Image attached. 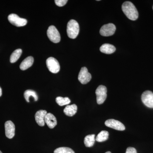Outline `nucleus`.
I'll return each mask as SVG.
<instances>
[{"instance_id": "f257e3e1", "label": "nucleus", "mask_w": 153, "mask_h": 153, "mask_svg": "<svg viewBox=\"0 0 153 153\" xmlns=\"http://www.w3.org/2000/svg\"><path fill=\"white\" fill-rule=\"evenodd\" d=\"M122 9L124 13L130 20L135 21L138 18L137 10L131 2H125L122 6Z\"/></svg>"}, {"instance_id": "f03ea898", "label": "nucleus", "mask_w": 153, "mask_h": 153, "mask_svg": "<svg viewBox=\"0 0 153 153\" xmlns=\"http://www.w3.org/2000/svg\"><path fill=\"white\" fill-rule=\"evenodd\" d=\"M79 24L74 20H71L67 26V33L68 37L71 39L76 38L79 33Z\"/></svg>"}, {"instance_id": "7ed1b4c3", "label": "nucleus", "mask_w": 153, "mask_h": 153, "mask_svg": "<svg viewBox=\"0 0 153 153\" xmlns=\"http://www.w3.org/2000/svg\"><path fill=\"white\" fill-rule=\"evenodd\" d=\"M47 35L49 40L54 43H59L60 36L58 30L54 26H50L47 31Z\"/></svg>"}, {"instance_id": "20e7f679", "label": "nucleus", "mask_w": 153, "mask_h": 153, "mask_svg": "<svg viewBox=\"0 0 153 153\" xmlns=\"http://www.w3.org/2000/svg\"><path fill=\"white\" fill-rule=\"evenodd\" d=\"M107 91L106 87L104 85H99L97 88L95 93L97 104H102L105 101L107 97Z\"/></svg>"}, {"instance_id": "39448f33", "label": "nucleus", "mask_w": 153, "mask_h": 153, "mask_svg": "<svg viewBox=\"0 0 153 153\" xmlns=\"http://www.w3.org/2000/svg\"><path fill=\"white\" fill-rule=\"evenodd\" d=\"M8 19L11 24L17 27L25 26L27 23L26 19L20 18L15 14H11L9 15Z\"/></svg>"}, {"instance_id": "423d86ee", "label": "nucleus", "mask_w": 153, "mask_h": 153, "mask_svg": "<svg viewBox=\"0 0 153 153\" xmlns=\"http://www.w3.org/2000/svg\"><path fill=\"white\" fill-rule=\"evenodd\" d=\"M47 68L50 72L53 73H57L60 70V66L59 62L55 58L53 57L48 58L46 61Z\"/></svg>"}, {"instance_id": "0eeeda50", "label": "nucleus", "mask_w": 153, "mask_h": 153, "mask_svg": "<svg viewBox=\"0 0 153 153\" xmlns=\"http://www.w3.org/2000/svg\"><path fill=\"white\" fill-rule=\"evenodd\" d=\"M116 29L115 26L113 24L109 23L102 26L100 31V33L103 36H111L114 34Z\"/></svg>"}, {"instance_id": "6e6552de", "label": "nucleus", "mask_w": 153, "mask_h": 153, "mask_svg": "<svg viewBox=\"0 0 153 153\" xmlns=\"http://www.w3.org/2000/svg\"><path fill=\"white\" fill-rule=\"evenodd\" d=\"M142 101L146 106L153 108V93L150 91H146L141 96Z\"/></svg>"}, {"instance_id": "1a4fd4ad", "label": "nucleus", "mask_w": 153, "mask_h": 153, "mask_svg": "<svg viewBox=\"0 0 153 153\" xmlns=\"http://www.w3.org/2000/svg\"><path fill=\"white\" fill-rule=\"evenodd\" d=\"M91 79V75L85 67H82L79 71L78 79L82 84H87Z\"/></svg>"}, {"instance_id": "9d476101", "label": "nucleus", "mask_w": 153, "mask_h": 153, "mask_svg": "<svg viewBox=\"0 0 153 153\" xmlns=\"http://www.w3.org/2000/svg\"><path fill=\"white\" fill-rule=\"evenodd\" d=\"M106 126L118 131H124L126 128L124 125L119 121L114 119H109L105 123Z\"/></svg>"}, {"instance_id": "9b49d317", "label": "nucleus", "mask_w": 153, "mask_h": 153, "mask_svg": "<svg viewBox=\"0 0 153 153\" xmlns=\"http://www.w3.org/2000/svg\"><path fill=\"white\" fill-rule=\"evenodd\" d=\"M5 129L6 137L9 139H12L15 134V126L10 120L7 121L5 123Z\"/></svg>"}, {"instance_id": "f8f14e48", "label": "nucleus", "mask_w": 153, "mask_h": 153, "mask_svg": "<svg viewBox=\"0 0 153 153\" xmlns=\"http://www.w3.org/2000/svg\"><path fill=\"white\" fill-rule=\"evenodd\" d=\"M47 114V111L43 110L38 111L35 114V119L38 125L41 126H44L45 125L44 119Z\"/></svg>"}, {"instance_id": "ddd939ff", "label": "nucleus", "mask_w": 153, "mask_h": 153, "mask_svg": "<svg viewBox=\"0 0 153 153\" xmlns=\"http://www.w3.org/2000/svg\"><path fill=\"white\" fill-rule=\"evenodd\" d=\"M44 121L50 128H53L57 125V121L56 117L52 113H47L44 119Z\"/></svg>"}, {"instance_id": "4468645a", "label": "nucleus", "mask_w": 153, "mask_h": 153, "mask_svg": "<svg viewBox=\"0 0 153 153\" xmlns=\"http://www.w3.org/2000/svg\"><path fill=\"white\" fill-rule=\"evenodd\" d=\"M33 63H34L33 57L32 56H29L22 61L20 66V69L22 70H26L31 67L33 65Z\"/></svg>"}, {"instance_id": "2eb2a0df", "label": "nucleus", "mask_w": 153, "mask_h": 153, "mask_svg": "<svg viewBox=\"0 0 153 153\" xmlns=\"http://www.w3.org/2000/svg\"><path fill=\"white\" fill-rule=\"evenodd\" d=\"M77 107L76 105L72 104L67 105L63 110V112L66 115L69 117L74 116L77 111Z\"/></svg>"}, {"instance_id": "dca6fc26", "label": "nucleus", "mask_w": 153, "mask_h": 153, "mask_svg": "<svg viewBox=\"0 0 153 153\" xmlns=\"http://www.w3.org/2000/svg\"><path fill=\"white\" fill-rule=\"evenodd\" d=\"M115 47L108 44H105L102 45L100 47V52L106 54H111L115 51Z\"/></svg>"}, {"instance_id": "f3484780", "label": "nucleus", "mask_w": 153, "mask_h": 153, "mask_svg": "<svg viewBox=\"0 0 153 153\" xmlns=\"http://www.w3.org/2000/svg\"><path fill=\"white\" fill-rule=\"evenodd\" d=\"M95 140V135H88L84 138V144L87 147H91L94 145Z\"/></svg>"}, {"instance_id": "a211bd4d", "label": "nucleus", "mask_w": 153, "mask_h": 153, "mask_svg": "<svg viewBox=\"0 0 153 153\" xmlns=\"http://www.w3.org/2000/svg\"><path fill=\"white\" fill-rule=\"evenodd\" d=\"M108 137L109 133L108 132L106 131H102L98 134L95 140L98 142H102L108 139Z\"/></svg>"}, {"instance_id": "6ab92c4d", "label": "nucleus", "mask_w": 153, "mask_h": 153, "mask_svg": "<svg viewBox=\"0 0 153 153\" xmlns=\"http://www.w3.org/2000/svg\"><path fill=\"white\" fill-rule=\"evenodd\" d=\"M22 53V49H19L14 51L12 53L10 58V61L11 63H14L16 62L21 57Z\"/></svg>"}, {"instance_id": "aec40b11", "label": "nucleus", "mask_w": 153, "mask_h": 153, "mask_svg": "<svg viewBox=\"0 0 153 153\" xmlns=\"http://www.w3.org/2000/svg\"><path fill=\"white\" fill-rule=\"evenodd\" d=\"M24 96L26 101L27 102H30L29 98L30 97H33L35 99V101H36L38 100V96L37 94L34 91L32 90H27L24 93Z\"/></svg>"}, {"instance_id": "412c9836", "label": "nucleus", "mask_w": 153, "mask_h": 153, "mask_svg": "<svg viewBox=\"0 0 153 153\" xmlns=\"http://www.w3.org/2000/svg\"><path fill=\"white\" fill-rule=\"evenodd\" d=\"M56 102L57 104L60 106H63L69 104L71 100L68 97H58L56 98Z\"/></svg>"}, {"instance_id": "4be33fe9", "label": "nucleus", "mask_w": 153, "mask_h": 153, "mask_svg": "<svg viewBox=\"0 0 153 153\" xmlns=\"http://www.w3.org/2000/svg\"><path fill=\"white\" fill-rule=\"evenodd\" d=\"M54 153H75L72 149L68 147H60L57 148L54 151Z\"/></svg>"}, {"instance_id": "5701e85b", "label": "nucleus", "mask_w": 153, "mask_h": 153, "mask_svg": "<svg viewBox=\"0 0 153 153\" xmlns=\"http://www.w3.org/2000/svg\"><path fill=\"white\" fill-rule=\"evenodd\" d=\"M55 4L58 7H63L68 2L67 0H55Z\"/></svg>"}, {"instance_id": "b1692460", "label": "nucleus", "mask_w": 153, "mask_h": 153, "mask_svg": "<svg viewBox=\"0 0 153 153\" xmlns=\"http://www.w3.org/2000/svg\"><path fill=\"white\" fill-rule=\"evenodd\" d=\"M126 153H137L136 149L133 147H128L127 149Z\"/></svg>"}, {"instance_id": "393cba45", "label": "nucleus", "mask_w": 153, "mask_h": 153, "mask_svg": "<svg viewBox=\"0 0 153 153\" xmlns=\"http://www.w3.org/2000/svg\"><path fill=\"white\" fill-rule=\"evenodd\" d=\"M2 94V89L1 87H0V97L1 96Z\"/></svg>"}, {"instance_id": "a878e982", "label": "nucleus", "mask_w": 153, "mask_h": 153, "mask_svg": "<svg viewBox=\"0 0 153 153\" xmlns=\"http://www.w3.org/2000/svg\"><path fill=\"white\" fill-rule=\"evenodd\" d=\"M105 153H111V152H106Z\"/></svg>"}, {"instance_id": "bb28decb", "label": "nucleus", "mask_w": 153, "mask_h": 153, "mask_svg": "<svg viewBox=\"0 0 153 153\" xmlns=\"http://www.w3.org/2000/svg\"><path fill=\"white\" fill-rule=\"evenodd\" d=\"M0 153H2L1 152V151H0Z\"/></svg>"}, {"instance_id": "cd10ccee", "label": "nucleus", "mask_w": 153, "mask_h": 153, "mask_svg": "<svg viewBox=\"0 0 153 153\" xmlns=\"http://www.w3.org/2000/svg\"></svg>"}]
</instances>
